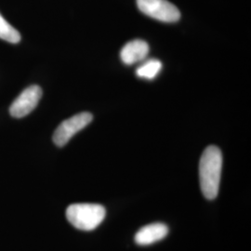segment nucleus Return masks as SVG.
Wrapping results in <instances>:
<instances>
[{
	"instance_id": "obj_1",
	"label": "nucleus",
	"mask_w": 251,
	"mask_h": 251,
	"mask_svg": "<svg viewBox=\"0 0 251 251\" xmlns=\"http://www.w3.org/2000/svg\"><path fill=\"white\" fill-rule=\"evenodd\" d=\"M223 170V153L214 145L206 147L199 162V180L202 194L208 200L217 198Z\"/></svg>"
},
{
	"instance_id": "obj_2",
	"label": "nucleus",
	"mask_w": 251,
	"mask_h": 251,
	"mask_svg": "<svg viewBox=\"0 0 251 251\" xmlns=\"http://www.w3.org/2000/svg\"><path fill=\"white\" fill-rule=\"evenodd\" d=\"M106 210L101 205L80 203L73 204L66 209V218L78 230L92 231L104 220Z\"/></svg>"
},
{
	"instance_id": "obj_3",
	"label": "nucleus",
	"mask_w": 251,
	"mask_h": 251,
	"mask_svg": "<svg viewBox=\"0 0 251 251\" xmlns=\"http://www.w3.org/2000/svg\"><path fill=\"white\" fill-rule=\"evenodd\" d=\"M137 6L145 15L163 23H176L180 18L179 9L168 0H137Z\"/></svg>"
},
{
	"instance_id": "obj_4",
	"label": "nucleus",
	"mask_w": 251,
	"mask_h": 251,
	"mask_svg": "<svg viewBox=\"0 0 251 251\" xmlns=\"http://www.w3.org/2000/svg\"><path fill=\"white\" fill-rule=\"evenodd\" d=\"M92 119L93 116L90 113L83 112L64 120L54 132V144L59 147H63L71 140L74 135L89 125Z\"/></svg>"
},
{
	"instance_id": "obj_5",
	"label": "nucleus",
	"mask_w": 251,
	"mask_h": 251,
	"mask_svg": "<svg viewBox=\"0 0 251 251\" xmlns=\"http://www.w3.org/2000/svg\"><path fill=\"white\" fill-rule=\"evenodd\" d=\"M42 97V90L39 86L33 85L24 90L18 98L14 100L9 107L10 116L15 118H22L30 114Z\"/></svg>"
},
{
	"instance_id": "obj_6",
	"label": "nucleus",
	"mask_w": 251,
	"mask_h": 251,
	"mask_svg": "<svg viewBox=\"0 0 251 251\" xmlns=\"http://www.w3.org/2000/svg\"><path fill=\"white\" fill-rule=\"evenodd\" d=\"M149 53V45L142 39H134L127 42L120 51L122 62L131 65L144 61Z\"/></svg>"
},
{
	"instance_id": "obj_7",
	"label": "nucleus",
	"mask_w": 251,
	"mask_h": 251,
	"mask_svg": "<svg viewBox=\"0 0 251 251\" xmlns=\"http://www.w3.org/2000/svg\"><path fill=\"white\" fill-rule=\"evenodd\" d=\"M169 233L168 226L155 223L141 228L135 235V242L140 246H148L164 239Z\"/></svg>"
},
{
	"instance_id": "obj_8",
	"label": "nucleus",
	"mask_w": 251,
	"mask_h": 251,
	"mask_svg": "<svg viewBox=\"0 0 251 251\" xmlns=\"http://www.w3.org/2000/svg\"><path fill=\"white\" fill-rule=\"evenodd\" d=\"M162 69V63L159 60L151 59L149 61L144 62L142 65H140L137 70L136 75L144 79H153L157 76Z\"/></svg>"
},
{
	"instance_id": "obj_9",
	"label": "nucleus",
	"mask_w": 251,
	"mask_h": 251,
	"mask_svg": "<svg viewBox=\"0 0 251 251\" xmlns=\"http://www.w3.org/2000/svg\"><path fill=\"white\" fill-rule=\"evenodd\" d=\"M0 38L8 41L9 43H19L21 40V35L18 31L3 18L0 14Z\"/></svg>"
}]
</instances>
